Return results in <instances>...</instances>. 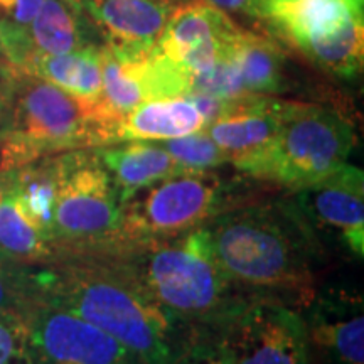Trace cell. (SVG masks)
<instances>
[{
	"instance_id": "obj_1",
	"label": "cell",
	"mask_w": 364,
	"mask_h": 364,
	"mask_svg": "<svg viewBox=\"0 0 364 364\" xmlns=\"http://www.w3.org/2000/svg\"><path fill=\"white\" fill-rule=\"evenodd\" d=\"M223 275L253 300L300 311L317 292L329 260L289 196L253 199L201 226Z\"/></svg>"
},
{
	"instance_id": "obj_2",
	"label": "cell",
	"mask_w": 364,
	"mask_h": 364,
	"mask_svg": "<svg viewBox=\"0 0 364 364\" xmlns=\"http://www.w3.org/2000/svg\"><path fill=\"white\" fill-rule=\"evenodd\" d=\"M39 304L75 314L144 364H176L191 332L159 306L117 253H70L39 265Z\"/></svg>"
},
{
	"instance_id": "obj_3",
	"label": "cell",
	"mask_w": 364,
	"mask_h": 364,
	"mask_svg": "<svg viewBox=\"0 0 364 364\" xmlns=\"http://www.w3.org/2000/svg\"><path fill=\"white\" fill-rule=\"evenodd\" d=\"M117 117L102 98L88 100L19 71L0 113V169L41 157L118 142Z\"/></svg>"
},
{
	"instance_id": "obj_4",
	"label": "cell",
	"mask_w": 364,
	"mask_h": 364,
	"mask_svg": "<svg viewBox=\"0 0 364 364\" xmlns=\"http://www.w3.org/2000/svg\"><path fill=\"white\" fill-rule=\"evenodd\" d=\"M154 300L191 332H221L250 300L213 260L201 228L117 252Z\"/></svg>"
},
{
	"instance_id": "obj_5",
	"label": "cell",
	"mask_w": 364,
	"mask_h": 364,
	"mask_svg": "<svg viewBox=\"0 0 364 364\" xmlns=\"http://www.w3.org/2000/svg\"><path fill=\"white\" fill-rule=\"evenodd\" d=\"M243 179L225 177L216 171L179 172L139 191L122 204L118 252L191 233L213 218L253 201L255 181L247 184Z\"/></svg>"
},
{
	"instance_id": "obj_6",
	"label": "cell",
	"mask_w": 364,
	"mask_h": 364,
	"mask_svg": "<svg viewBox=\"0 0 364 364\" xmlns=\"http://www.w3.org/2000/svg\"><path fill=\"white\" fill-rule=\"evenodd\" d=\"M56 201L51 245L70 253H115L122 247V204L93 149L54 154Z\"/></svg>"
},
{
	"instance_id": "obj_7",
	"label": "cell",
	"mask_w": 364,
	"mask_h": 364,
	"mask_svg": "<svg viewBox=\"0 0 364 364\" xmlns=\"http://www.w3.org/2000/svg\"><path fill=\"white\" fill-rule=\"evenodd\" d=\"M354 145V125L339 110L282 100L279 134L257 181L292 193L346 166Z\"/></svg>"
},
{
	"instance_id": "obj_8",
	"label": "cell",
	"mask_w": 364,
	"mask_h": 364,
	"mask_svg": "<svg viewBox=\"0 0 364 364\" xmlns=\"http://www.w3.org/2000/svg\"><path fill=\"white\" fill-rule=\"evenodd\" d=\"M321 247L364 258V174L346 164L324 179L289 194Z\"/></svg>"
},
{
	"instance_id": "obj_9",
	"label": "cell",
	"mask_w": 364,
	"mask_h": 364,
	"mask_svg": "<svg viewBox=\"0 0 364 364\" xmlns=\"http://www.w3.org/2000/svg\"><path fill=\"white\" fill-rule=\"evenodd\" d=\"M221 338L235 364H312L302 314L272 300H250Z\"/></svg>"
},
{
	"instance_id": "obj_10",
	"label": "cell",
	"mask_w": 364,
	"mask_h": 364,
	"mask_svg": "<svg viewBox=\"0 0 364 364\" xmlns=\"http://www.w3.org/2000/svg\"><path fill=\"white\" fill-rule=\"evenodd\" d=\"M26 316L33 364H144L120 341L63 309L36 304Z\"/></svg>"
},
{
	"instance_id": "obj_11",
	"label": "cell",
	"mask_w": 364,
	"mask_h": 364,
	"mask_svg": "<svg viewBox=\"0 0 364 364\" xmlns=\"http://www.w3.org/2000/svg\"><path fill=\"white\" fill-rule=\"evenodd\" d=\"M300 314L312 356L324 364H364V307L356 290L322 287Z\"/></svg>"
},
{
	"instance_id": "obj_12",
	"label": "cell",
	"mask_w": 364,
	"mask_h": 364,
	"mask_svg": "<svg viewBox=\"0 0 364 364\" xmlns=\"http://www.w3.org/2000/svg\"><path fill=\"white\" fill-rule=\"evenodd\" d=\"M240 27L208 2L189 0L167 22L154 51L184 71H206L230 56Z\"/></svg>"
},
{
	"instance_id": "obj_13",
	"label": "cell",
	"mask_w": 364,
	"mask_h": 364,
	"mask_svg": "<svg viewBox=\"0 0 364 364\" xmlns=\"http://www.w3.org/2000/svg\"><path fill=\"white\" fill-rule=\"evenodd\" d=\"M189 0H85L86 14L102 46L120 58H145L167 22Z\"/></svg>"
},
{
	"instance_id": "obj_14",
	"label": "cell",
	"mask_w": 364,
	"mask_h": 364,
	"mask_svg": "<svg viewBox=\"0 0 364 364\" xmlns=\"http://www.w3.org/2000/svg\"><path fill=\"white\" fill-rule=\"evenodd\" d=\"M280 105V98L252 95L238 113L204 130L223 150L228 164L257 181L279 134Z\"/></svg>"
},
{
	"instance_id": "obj_15",
	"label": "cell",
	"mask_w": 364,
	"mask_h": 364,
	"mask_svg": "<svg viewBox=\"0 0 364 364\" xmlns=\"http://www.w3.org/2000/svg\"><path fill=\"white\" fill-rule=\"evenodd\" d=\"M273 33L302 49L363 19L359 0H265L263 17Z\"/></svg>"
},
{
	"instance_id": "obj_16",
	"label": "cell",
	"mask_w": 364,
	"mask_h": 364,
	"mask_svg": "<svg viewBox=\"0 0 364 364\" xmlns=\"http://www.w3.org/2000/svg\"><path fill=\"white\" fill-rule=\"evenodd\" d=\"M93 150L110 176L120 204L134 198L139 191L181 172L174 159L159 142L125 140Z\"/></svg>"
},
{
	"instance_id": "obj_17",
	"label": "cell",
	"mask_w": 364,
	"mask_h": 364,
	"mask_svg": "<svg viewBox=\"0 0 364 364\" xmlns=\"http://www.w3.org/2000/svg\"><path fill=\"white\" fill-rule=\"evenodd\" d=\"M27 61L34 56H56L88 46H102L83 9L73 6L68 0H44L27 31Z\"/></svg>"
},
{
	"instance_id": "obj_18",
	"label": "cell",
	"mask_w": 364,
	"mask_h": 364,
	"mask_svg": "<svg viewBox=\"0 0 364 364\" xmlns=\"http://www.w3.org/2000/svg\"><path fill=\"white\" fill-rule=\"evenodd\" d=\"M204 129V118L186 97L145 102L125 115L118 125V142L177 139Z\"/></svg>"
},
{
	"instance_id": "obj_19",
	"label": "cell",
	"mask_w": 364,
	"mask_h": 364,
	"mask_svg": "<svg viewBox=\"0 0 364 364\" xmlns=\"http://www.w3.org/2000/svg\"><path fill=\"white\" fill-rule=\"evenodd\" d=\"M231 59L248 93L275 97L290 88L287 76V56L275 39L240 31Z\"/></svg>"
},
{
	"instance_id": "obj_20",
	"label": "cell",
	"mask_w": 364,
	"mask_h": 364,
	"mask_svg": "<svg viewBox=\"0 0 364 364\" xmlns=\"http://www.w3.org/2000/svg\"><path fill=\"white\" fill-rule=\"evenodd\" d=\"M22 71L49 81L76 97L102 98V46H88L56 56H34Z\"/></svg>"
},
{
	"instance_id": "obj_21",
	"label": "cell",
	"mask_w": 364,
	"mask_h": 364,
	"mask_svg": "<svg viewBox=\"0 0 364 364\" xmlns=\"http://www.w3.org/2000/svg\"><path fill=\"white\" fill-rule=\"evenodd\" d=\"M7 193L12 196L22 215L51 243L53 213L54 201H56V159L54 156L41 157L17 169H11Z\"/></svg>"
},
{
	"instance_id": "obj_22",
	"label": "cell",
	"mask_w": 364,
	"mask_h": 364,
	"mask_svg": "<svg viewBox=\"0 0 364 364\" xmlns=\"http://www.w3.org/2000/svg\"><path fill=\"white\" fill-rule=\"evenodd\" d=\"M300 53L334 78L344 81L358 80L363 71V19H354L338 33L314 41L300 49Z\"/></svg>"
},
{
	"instance_id": "obj_23",
	"label": "cell",
	"mask_w": 364,
	"mask_h": 364,
	"mask_svg": "<svg viewBox=\"0 0 364 364\" xmlns=\"http://www.w3.org/2000/svg\"><path fill=\"white\" fill-rule=\"evenodd\" d=\"M0 257L27 265H46L56 260L51 243L22 215L9 193L0 199Z\"/></svg>"
},
{
	"instance_id": "obj_24",
	"label": "cell",
	"mask_w": 364,
	"mask_h": 364,
	"mask_svg": "<svg viewBox=\"0 0 364 364\" xmlns=\"http://www.w3.org/2000/svg\"><path fill=\"white\" fill-rule=\"evenodd\" d=\"M174 159L181 172H209L226 166L228 159L206 130L159 142Z\"/></svg>"
},
{
	"instance_id": "obj_25",
	"label": "cell",
	"mask_w": 364,
	"mask_h": 364,
	"mask_svg": "<svg viewBox=\"0 0 364 364\" xmlns=\"http://www.w3.org/2000/svg\"><path fill=\"white\" fill-rule=\"evenodd\" d=\"M39 265L0 257V311L27 312L39 304Z\"/></svg>"
},
{
	"instance_id": "obj_26",
	"label": "cell",
	"mask_w": 364,
	"mask_h": 364,
	"mask_svg": "<svg viewBox=\"0 0 364 364\" xmlns=\"http://www.w3.org/2000/svg\"><path fill=\"white\" fill-rule=\"evenodd\" d=\"M44 0H0V29L6 39L11 63L22 70L29 58L27 31Z\"/></svg>"
},
{
	"instance_id": "obj_27",
	"label": "cell",
	"mask_w": 364,
	"mask_h": 364,
	"mask_svg": "<svg viewBox=\"0 0 364 364\" xmlns=\"http://www.w3.org/2000/svg\"><path fill=\"white\" fill-rule=\"evenodd\" d=\"M199 93L221 100H240L248 97L247 88L243 86L241 76L236 70L233 59L230 56L220 59L206 71L191 73L188 80V95Z\"/></svg>"
},
{
	"instance_id": "obj_28",
	"label": "cell",
	"mask_w": 364,
	"mask_h": 364,
	"mask_svg": "<svg viewBox=\"0 0 364 364\" xmlns=\"http://www.w3.org/2000/svg\"><path fill=\"white\" fill-rule=\"evenodd\" d=\"M26 314L0 311V364H33Z\"/></svg>"
},
{
	"instance_id": "obj_29",
	"label": "cell",
	"mask_w": 364,
	"mask_h": 364,
	"mask_svg": "<svg viewBox=\"0 0 364 364\" xmlns=\"http://www.w3.org/2000/svg\"><path fill=\"white\" fill-rule=\"evenodd\" d=\"M176 364H235L221 332H194Z\"/></svg>"
},
{
	"instance_id": "obj_30",
	"label": "cell",
	"mask_w": 364,
	"mask_h": 364,
	"mask_svg": "<svg viewBox=\"0 0 364 364\" xmlns=\"http://www.w3.org/2000/svg\"><path fill=\"white\" fill-rule=\"evenodd\" d=\"M204 2L223 12H238L255 19H262L265 9V0H204Z\"/></svg>"
},
{
	"instance_id": "obj_31",
	"label": "cell",
	"mask_w": 364,
	"mask_h": 364,
	"mask_svg": "<svg viewBox=\"0 0 364 364\" xmlns=\"http://www.w3.org/2000/svg\"><path fill=\"white\" fill-rule=\"evenodd\" d=\"M19 71L21 70H17V68L2 65V63H0V113L6 108L7 100L11 97L14 80H16L17 73Z\"/></svg>"
},
{
	"instance_id": "obj_32",
	"label": "cell",
	"mask_w": 364,
	"mask_h": 364,
	"mask_svg": "<svg viewBox=\"0 0 364 364\" xmlns=\"http://www.w3.org/2000/svg\"><path fill=\"white\" fill-rule=\"evenodd\" d=\"M0 63H2V65L14 66L11 63V56H9V49H7V44H6V39H4L2 29H0ZM14 68H16V66H14Z\"/></svg>"
},
{
	"instance_id": "obj_33",
	"label": "cell",
	"mask_w": 364,
	"mask_h": 364,
	"mask_svg": "<svg viewBox=\"0 0 364 364\" xmlns=\"http://www.w3.org/2000/svg\"><path fill=\"white\" fill-rule=\"evenodd\" d=\"M9 181H11V169H0V199H2L4 194L7 193Z\"/></svg>"
},
{
	"instance_id": "obj_34",
	"label": "cell",
	"mask_w": 364,
	"mask_h": 364,
	"mask_svg": "<svg viewBox=\"0 0 364 364\" xmlns=\"http://www.w3.org/2000/svg\"><path fill=\"white\" fill-rule=\"evenodd\" d=\"M68 2H71L73 6H76V7H80V9H81V6H83L85 0H68Z\"/></svg>"
}]
</instances>
